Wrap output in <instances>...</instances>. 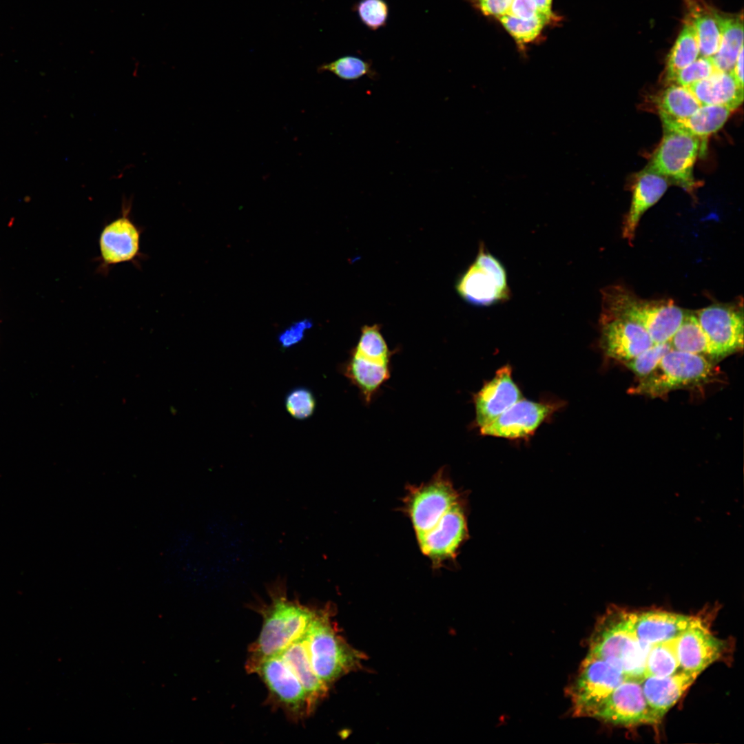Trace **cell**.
Masks as SVG:
<instances>
[{"label": "cell", "instance_id": "14", "mask_svg": "<svg viewBox=\"0 0 744 744\" xmlns=\"http://www.w3.org/2000/svg\"><path fill=\"white\" fill-rule=\"evenodd\" d=\"M562 406L558 401L535 402L522 398L480 427L479 432L483 435L511 440L528 438Z\"/></svg>", "mask_w": 744, "mask_h": 744}, {"label": "cell", "instance_id": "20", "mask_svg": "<svg viewBox=\"0 0 744 744\" xmlns=\"http://www.w3.org/2000/svg\"><path fill=\"white\" fill-rule=\"evenodd\" d=\"M701 673L680 669L665 676H648L641 681L645 700L657 719L661 721Z\"/></svg>", "mask_w": 744, "mask_h": 744}, {"label": "cell", "instance_id": "37", "mask_svg": "<svg viewBox=\"0 0 744 744\" xmlns=\"http://www.w3.org/2000/svg\"><path fill=\"white\" fill-rule=\"evenodd\" d=\"M312 325L311 320L309 319L293 322L279 334L278 342L282 348L285 349L297 344L303 340L305 332L311 329Z\"/></svg>", "mask_w": 744, "mask_h": 744}, {"label": "cell", "instance_id": "22", "mask_svg": "<svg viewBox=\"0 0 744 744\" xmlns=\"http://www.w3.org/2000/svg\"><path fill=\"white\" fill-rule=\"evenodd\" d=\"M279 655L289 665L303 687L311 714L320 702L326 697L329 686L314 672L304 637L292 643Z\"/></svg>", "mask_w": 744, "mask_h": 744}, {"label": "cell", "instance_id": "31", "mask_svg": "<svg viewBox=\"0 0 744 744\" xmlns=\"http://www.w3.org/2000/svg\"><path fill=\"white\" fill-rule=\"evenodd\" d=\"M318 72H329L345 81H355L365 76L373 80L378 77L371 61L353 55H345L324 63L319 65Z\"/></svg>", "mask_w": 744, "mask_h": 744}, {"label": "cell", "instance_id": "13", "mask_svg": "<svg viewBox=\"0 0 744 744\" xmlns=\"http://www.w3.org/2000/svg\"><path fill=\"white\" fill-rule=\"evenodd\" d=\"M710 343L714 362L743 349V309L713 304L694 312Z\"/></svg>", "mask_w": 744, "mask_h": 744}, {"label": "cell", "instance_id": "40", "mask_svg": "<svg viewBox=\"0 0 744 744\" xmlns=\"http://www.w3.org/2000/svg\"><path fill=\"white\" fill-rule=\"evenodd\" d=\"M737 83L743 87V48L738 53L733 68L730 71Z\"/></svg>", "mask_w": 744, "mask_h": 744}, {"label": "cell", "instance_id": "34", "mask_svg": "<svg viewBox=\"0 0 744 744\" xmlns=\"http://www.w3.org/2000/svg\"><path fill=\"white\" fill-rule=\"evenodd\" d=\"M672 349L670 342L654 344L652 347L632 359L623 362L639 379L650 373L659 364L662 358Z\"/></svg>", "mask_w": 744, "mask_h": 744}, {"label": "cell", "instance_id": "36", "mask_svg": "<svg viewBox=\"0 0 744 744\" xmlns=\"http://www.w3.org/2000/svg\"><path fill=\"white\" fill-rule=\"evenodd\" d=\"M716 70L711 57L701 56L694 62L679 70L674 76L672 83L683 87L690 85L707 78Z\"/></svg>", "mask_w": 744, "mask_h": 744}, {"label": "cell", "instance_id": "32", "mask_svg": "<svg viewBox=\"0 0 744 744\" xmlns=\"http://www.w3.org/2000/svg\"><path fill=\"white\" fill-rule=\"evenodd\" d=\"M498 19L519 45L535 40L544 28L553 20L544 15H539L530 19L504 15Z\"/></svg>", "mask_w": 744, "mask_h": 744}, {"label": "cell", "instance_id": "21", "mask_svg": "<svg viewBox=\"0 0 744 744\" xmlns=\"http://www.w3.org/2000/svg\"><path fill=\"white\" fill-rule=\"evenodd\" d=\"M669 181L648 168L637 176L632 191L631 205L623 220L622 236L632 242L639 222L645 211L664 194Z\"/></svg>", "mask_w": 744, "mask_h": 744}, {"label": "cell", "instance_id": "12", "mask_svg": "<svg viewBox=\"0 0 744 744\" xmlns=\"http://www.w3.org/2000/svg\"><path fill=\"white\" fill-rule=\"evenodd\" d=\"M251 672L262 679L269 690V699L287 716L299 721L310 715L303 687L280 655L262 660Z\"/></svg>", "mask_w": 744, "mask_h": 744}, {"label": "cell", "instance_id": "15", "mask_svg": "<svg viewBox=\"0 0 744 744\" xmlns=\"http://www.w3.org/2000/svg\"><path fill=\"white\" fill-rule=\"evenodd\" d=\"M592 716L627 727L661 721L649 707L641 681L630 679L623 681L608 696Z\"/></svg>", "mask_w": 744, "mask_h": 744}, {"label": "cell", "instance_id": "7", "mask_svg": "<svg viewBox=\"0 0 744 744\" xmlns=\"http://www.w3.org/2000/svg\"><path fill=\"white\" fill-rule=\"evenodd\" d=\"M717 375L713 362L704 356L670 349L657 367L628 390L632 395L661 397L672 391L704 386Z\"/></svg>", "mask_w": 744, "mask_h": 744}, {"label": "cell", "instance_id": "33", "mask_svg": "<svg viewBox=\"0 0 744 744\" xmlns=\"http://www.w3.org/2000/svg\"><path fill=\"white\" fill-rule=\"evenodd\" d=\"M352 9L364 25L371 30L375 31L386 25L389 6L386 0H359Z\"/></svg>", "mask_w": 744, "mask_h": 744}, {"label": "cell", "instance_id": "5", "mask_svg": "<svg viewBox=\"0 0 744 744\" xmlns=\"http://www.w3.org/2000/svg\"><path fill=\"white\" fill-rule=\"evenodd\" d=\"M686 312L672 300H647L621 286L602 291L601 317H618L641 325L654 344L669 342L683 320Z\"/></svg>", "mask_w": 744, "mask_h": 744}, {"label": "cell", "instance_id": "9", "mask_svg": "<svg viewBox=\"0 0 744 744\" xmlns=\"http://www.w3.org/2000/svg\"><path fill=\"white\" fill-rule=\"evenodd\" d=\"M701 139L681 130L664 129L661 143L647 168L691 192L696 183L694 164L705 148Z\"/></svg>", "mask_w": 744, "mask_h": 744}, {"label": "cell", "instance_id": "35", "mask_svg": "<svg viewBox=\"0 0 744 744\" xmlns=\"http://www.w3.org/2000/svg\"><path fill=\"white\" fill-rule=\"evenodd\" d=\"M285 404L287 411L294 419L305 420L313 414L316 402L309 389L297 387L287 393Z\"/></svg>", "mask_w": 744, "mask_h": 744}, {"label": "cell", "instance_id": "4", "mask_svg": "<svg viewBox=\"0 0 744 744\" xmlns=\"http://www.w3.org/2000/svg\"><path fill=\"white\" fill-rule=\"evenodd\" d=\"M335 606L318 607L304 640L313 669L330 687L340 678L362 667L364 655L353 648L338 632L333 620Z\"/></svg>", "mask_w": 744, "mask_h": 744}, {"label": "cell", "instance_id": "30", "mask_svg": "<svg viewBox=\"0 0 744 744\" xmlns=\"http://www.w3.org/2000/svg\"><path fill=\"white\" fill-rule=\"evenodd\" d=\"M676 639L659 642L650 647L645 659L644 677L669 676L681 669Z\"/></svg>", "mask_w": 744, "mask_h": 744}, {"label": "cell", "instance_id": "17", "mask_svg": "<svg viewBox=\"0 0 744 744\" xmlns=\"http://www.w3.org/2000/svg\"><path fill=\"white\" fill-rule=\"evenodd\" d=\"M521 399V393L512 377V368L508 364L502 366L473 396L475 426L479 428L488 424Z\"/></svg>", "mask_w": 744, "mask_h": 744}, {"label": "cell", "instance_id": "23", "mask_svg": "<svg viewBox=\"0 0 744 744\" xmlns=\"http://www.w3.org/2000/svg\"><path fill=\"white\" fill-rule=\"evenodd\" d=\"M688 88L701 105H721L734 110L743 100V87L730 72L716 70Z\"/></svg>", "mask_w": 744, "mask_h": 744}, {"label": "cell", "instance_id": "39", "mask_svg": "<svg viewBox=\"0 0 744 744\" xmlns=\"http://www.w3.org/2000/svg\"><path fill=\"white\" fill-rule=\"evenodd\" d=\"M512 2L513 0H479L477 4L484 14L498 19L508 13Z\"/></svg>", "mask_w": 744, "mask_h": 744}, {"label": "cell", "instance_id": "10", "mask_svg": "<svg viewBox=\"0 0 744 744\" xmlns=\"http://www.w3.org/2000/svg\"><path fill=\"white\" fill-rule=\"evenodd\" d=\"M132 199L123 198L121 214L106 223L101 230L99 240L100 255L95 259L99 262L96 271L107 276L111 268L124 262H132L137 268L144 259L140 243L143 228L138 226L131 216Z\"/></svg>", "mask_w": 744, "mask_h": 744}, {"label": "cell", "instance_id": "27", "mask_svg": "<svg viewBox=\"0 0 744 744\" xmlns=\"http://www.w3.org/2000/svg\"><path fill=\"white\" fill-rule=\"evenodd\" d=\"M669 342L672 349L700 355L714 362L709 340L694 313L686 312Z\"/></svg>", "mask_w": 744, "mask_h": 744}, {"label": "cell", "instance_id": "11", "mask_svg": "<svg viewBox=\"0 0 744 744\" xmlns=\"http://www.w3.org/2000/svg\"><path fill=\"white\" fill-rule=\"evenodd\" d=\"M626 679L609 662L588 654L570 689L575 714L592 716L608 696Z\"/></svg>", "mask_w": 744, "mask_h": 744}, {"label": "cell", "instance_id": "42", "mask_svg": "<svg viewBox=\"0 0 744 744\" xmlns=\"http://www.w3.org/2000/svg\"><path fill=\"white\" fill-rule=\"evenodd\" d=\"M472 2L477 3L479 0H470Z\"/></svg>", "mask_w": 744, "mask_h": 744}, {"label": "cell", "instance_id": "16", "mask_svg": "<svg viewBox=\"0 0 744 744\" xmlns=\"http://www.w3.org/2000/svg\"><path fill=\"white\" fill-rule=\"evenodd\" d=\"M601 347L608 357L626 362L652 347L648 332L639 324L618 317H601Z\"/></svg>", "mask_w": 744, "mask_h": 744}, {"label": "cell", "instance_id": "41", "mask_svg": "<svg viewBox=\"0 0 744 744\" xmlns=\"http://www.w3.org/2000/svg\"><path fill=\"white\" fill-rule=\"evenodd\" d=\"M539 12L548 17L557 19V17L552 12V0H535Z\"/></svg>", "mask_w": 744, "mask_h": 744}, {"label": "cell", "instance_id": "1", "mask_svg": "<svg viewBox=\"0 0 744 744\" xmlns=\"http://www.w3.org/2000/svg\"><path fill=\"white\" fill-rule=\"evenodd\" d=\"M402 510L433 569L455 559L468 532L463 497L446 468H440L428 482L407 485Z\"/></svg>", "mask_w": 744, "mask_h": 744}, {"label": "cell", "instance_id": "25", "mask_svg": "<svg viewBox=\"0 0 744 744\" xmlns=\"http://www.w3.org/2000/svg\"><path fill=\"white\" fill-rule=\"evenodd\" d=\"M721 41L717 52L711 57L716 70L730 72L743 48V17H725L719 14Z\"/></svg>", "mask_w": 744, "mask_h": 744}, {"label": "cell", "instance_id": "2", "mask_svg": "<svg viewBox=\"0 0 744 744\" xmlns=\"http://www.w3.org/2000/svg\"><path fill=\"white\" fill-rule=\"evenodd\" d=\"M270 602L258 598L250 605L263 619L258 639L250 645L246 668L251 673L262 660L279 655L306 634L317 612V606L289 599L287 579L278 576L265 585Z\"/></svg>", "mask_w": 744, "mask_h": 744}, {"label": "cell", "instance_id": "18", "mask_svg": "<svg viewBox=\"0 0 744 744\" xmlns=\"http://www.w3.org/2000/svg\"><path fill=\"white\" fill-rule=\"evenodd\" d=\"M726 646L725 641L715 637L701 621L688 628L676 639L680 668L701 673L722 658Z\"/></svg>", "mask_w": 744, "mask_h": 744}, {"label": "cell", "instance_id": "3", "mask_svg": "<svg viewBox=\"0 0 744 744\" xmlns=\"http://www.w3.org/2000/svg\"><path fill=\"white\" fill-rule=\"evenodd\" d=\"M634 612L612 606L599 618L590 638L588 654L603 659L627 679L641 681L650 647L638 639Z\"/></svg>", "mask_w": 744, "mask_h": 744}, {"label": "cell", "instance_id": "29", "mask_svg": "<svg viewBox=\"0 0 744 744\" xmlns=\"http://www.w3.org/2000/svg\"><path fill=\"white\" fill-rule=\"evenodd\" d=\"M660 115L676 119L690 116L701 105L688 87L672 84L657 100Z\"/></svg>", "mask_w": 744, "mask_h": 744}, {"label": "cell", "instance_id": "19", "mask_svg": "<svg viewBox=\"0 0 744 744\" xmlns=\"http://www.w3.org/2000/svg\"><path fill=\"white\" fill-rule=\"evenodd\" d=\"M701 621L699 617L655 610L634 612V628L640 642L650 647L677 638Z\"/></svg>", "mask_w": 744, "mask_h": 744}, {"label": "cell", "instance_id": "28", "mask_svg": "<svg viewBox=\"0 0 744 744\" xmlns=\"http://www.w3.org/2000/svg\"><path fill=\"white\" fill-rule=\"evenodd\" d=\"M699 55L698 41L694 28L687 19L673 47L668 54L665 79L670 83L676 74L694 62Z\"/></svg>", "mask_w": 744, "mask_h": 744}, {"label": "cell", "instance_id": "26", "mask_svg": "<svg viewBox=\"0 0 744 744\" xmlns=\"http://www.w3.org/2000/svg\"><path fill=\"white\" fill-rule=\"evenodd\" d=\"M688 19L692 23L696 35L699 54L712 57L718 51L721 41V27L719 13L705 6L690 5Z\"/></svg>", "mask_w": 744, "mask_h": 744}, {"label": "cell", "instance_id": "24", "mask_svg": "<svg viewBox=\"0 0 744 744\" xmlns=\"http://www.w3.org/2000/svg\"><path fill=\"white\" fill-rule=\"evenodd\" d=\"M732 111L725 106L701 105L686 118L676 119L660 116L663 129L681 130L703 139L720 130Z\"/></svg>", "mask_w": 744, "mask_h": 744}, {"label": "cell", "instance_id": "6", "mask_svg": "<svg viewBox=\"0 0 744 744\" xmlns=\"http://www.w3.org/2000/svg\"><path fill=\"white\" fill-rule=\"evenodd\" d=\"M393 352L379 324L364 325L357 344L340 370L369 404L390 378Z\"/></svg>", "mask_w": 744, "mask_h": 744}, {"label": "cell", "instance_id": "8", "mask_svg": "<svg viewBox=\"0 0 744 744\" xmlns=\"http://www.w3.org/2000/svg\"><path fill=\"white\" fill-rule=\"evenodd\" d=\"M455 289L467 303L478 307L501 303L510 297L504 265L482 243L474 262L457 279Z\"/></svg>", "mask_w": 744, "mask_h": 744}, {"label": "cell", "instance_id": "38", "mask_svg": "<svg viewBox=\"0 0 744 744\" xmlns=\"http://www.w3.org/2000/svg\"><path fill=\"white\" fill-rule=\"evenodd\" d=\"M506 15L521 19H530L537 16L544 14L539 12L535 0H513L511 6Z\"/></svg>", "mask_w": 744, "mask_h": 744}]
</instances>
